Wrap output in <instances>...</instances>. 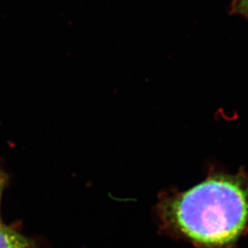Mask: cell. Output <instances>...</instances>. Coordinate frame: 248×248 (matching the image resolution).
I'll return each instance as SVG.
<instances>
[{"label":"cell","instance_id":"cell-4","mask_svg":"<svg viewBox=\"0 0 248 248\" xmlns=\"http://www.w3.org/2000/svg\"><path fill=\"white\" fill-rule=\"evenodd\" d=\"M7 180V174H6L4 171H2V169L0 168V201H1L2 191L4 190Z\"/></svg>","mask_w":248,"mask_h":248},{"label":"cell","instance_id":"cell-3","mask_svg":"<svg viewBox=\"0 0 248 248\" xmlns=\"http://www.w3.org/2000/svg\"><path fill=\"white\" fill-rule=\"evenodd\" d=\"M229 14L240 16L248 21V0H233L230 6Z\"/></svg>","mask_w":248,"mask_h":248},{"label":"cell","instance_id":"cell-2","mask_svg":"<svg viewBox=\"0 0 248 248\" xmlns=\"http://www.w3.org/2000/svg\"><path fill=\"white\" fill-rule=\"evenodd\" d=\"M0 248H37L31 239L0 224Z\"/></svg>","mask_w":248,"mask_h":248},{"label":"cell","instance_id":"cell-1","mask_svg":"<svg viewBox=\"0 0 248 248\" xmlns=\"http://www.w3.org/2000/svg\"><path fill=\"white\" fill-rule=\"evenodd\" d=\"M157 214L166 231L196 248H235L248 233V173H209L190 190L161 197Z\"/></svg>","mask_w":248,"mask_h":248}]
</instances>
